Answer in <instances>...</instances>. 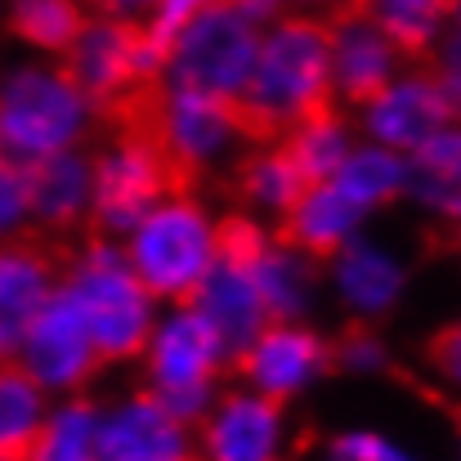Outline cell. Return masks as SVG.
I'll list each match as a JSON object with an SVG mask.
<instances>
[{
    "label": "cell",
    "instance_id": "cell-7",
    "mask_svg": "<svg viewBox=\"0 0 461 461\" xmlns=\"http://www.w3.org/2000/svg\"><path fill=\"white\" fill-rule=\"evenodd\" d=\"M86 117L90 108L63 72L23 68L0 86V149L18 161L72 149Z\"/></svg>",
    "mask_w": 461,
    "mask_h": 461
},
{
    "label": "cell",
    "instance_id": "cell-9",
    "mask_svg": "<svg viewBox=\"0 0 461 461\" xmlns=\"http://www.w3.org/2000/svg\"><path fill=\"white\" fill-rule=\"evenodd\" d=\"M367 135L376 149L408 157L421 144L439 140L444 131H457V86L444 81L439 72H412L394 77L367 108H363Z\"/></svg>",
    "mask_w": 461,
    "mask_h": 461
},
{
    "label": "cell",
    "instance_id": "cell-30",
    "mask_svg": "<svg viewBox=\"0 0 461 461\" xmlns=\"http://www.w3.org/2000/svg\"><path fill=\"white\" fill-rule=\"evenodd\" d=\"M23 220H27V175L18 157L0 149V233L18 229Z\"/></svg>",
    "mask_w": 461,
    "mask_h": 461
},
{
    "label": "cell",
    "instance_id": "cell-20",
    "mask_svg": "<svg viewBox=\"0 0 461 461\" xmlns=\"http://www.w3.org/2000/svg\"><path fill=\"white\" fill-rule=\"evenodd\" d=\"M18 461H99V408L90 399H68L59 408H45Z\"/></svg>",
    "mask_w": 461,
    "mask_h": 461
},
{
    "label": "cell",
    "instance_id": "cell-21",
    "mask_svg": "<svg viewBox=\"0 0 461 461\" xmlns=\"http://www.w3.org/2000/svg\"><path fill=\"white\" fill-rule=\"evenodd\" d=\"M278 149L292 157V166L301 170V179L313 188V184H327L336 175V166L349 157L354 144H349V126H345L340 108H322V113H313L305 122H296L278 140Z\"/></svg>",
    "mask_w": 461,
    "mask_h": 461
},
{
    "label": "cell",
    "instance_id": "cell-13",
    "mask_svg": "<svg viewBox=\"0 0 461 461\" xmlns=\"http://www.w3.org/2000/svg\"><path fill=\"white\" fill-rule=\"evenodd\" d=\"M99 461H197V439L161 399L135 390L113 412H99Z\"/></svg>",
    "mask_w": 461,
    "mask_h": 461
},
{
    "label": "cell",
    "instance_id": "cell-12",
    "mask_svg": "<svg viewBox=\"0 0 461 461\" xmlns=\"http://www.w3.org/2000/svg\"><path fill=\"white\" fill-rule=\"evenodd\" d=\"M18 363L36 376V385L45 394L50 390H81L104 367L99 354H95V340H90V331L81 322V313H77L72 296L63 287L45 301L41 318L32 322Z\"/></svg>",
    "mask_w": 461,
    "mask_h": 461
},
{
    "label": "cell",
    "instance_id": "cell-11",
    "mask_svg": "<svg viewBox=\"0 0 461 461\" xmlns=\"http://www.w3.org/2000/svg\"><path fill=\"white\" fill-rule=\"evenodd\" d=\"M193 439L197 461H287V408L251 390H229L211 399Z\"/></svg>",
    "mask_w": 461,
    "mask_h": 461
},
{
    "label": "cell",
    "instance_id": "cell-26",
    "mask_svg": "<svg viewBox=\"0 0 461 461\" xmlns=\"http://www.w3.org/2000/svg\"><path fill=\"white\" fill-rule=\"evenodd\" d=\"M331 265L340 269V292H345V301L354 309H363V313L390 309L399 301V292H403V269H399L394 260H385L381 251H367V247H354V242H349Z\"/></svg>",
    "mask_w": 461,
    "mask_h": 461
},
{
    "label": "cell",
    "instance_id": "cell-28",
    "mask_svg": "<svg viewBox=\"0 0 461 461\" xmlns=\"http://www.w3.org/2000/svg\"><path fill=\"white\" fill-rule=\"evenodd\" d=\"M322 461H421L381 430H340L322 444Z\"/></svg>",
    "mask_w": 461,
    "mask_h": 461
},
{
    "label": "cell",
    "instance_id": "cell-10",
    "mask_svg": "<svg viewBox=\"0 0 461 461\" xmlns=\"http://www.w3.org/2000/svg\"><path fill=\"white\" fill-rule=\"evenodd\" d=\"M229 367L247 381L251 394H265L274 403H296L318 376H327V340L318 331H309L301 322H269L265 331H256L233 358Z\"/></svg>",
    "mask_w": 461,
    "mask_h": 461
},
{
    "label": "cell",
    "instance_id": "cell-19",
    "mask_svg": "<svg viewBox=\"0 0 461 461\" xmlns=\"http://www.w3.org/2000/svg\"><path fill=\"white\" fill-rule=\"evenodd\" d=\"M363 18L381 32L394 59L430 63L439 50V32L457 18V0H367Z\"/></svg>",
    "mask_w": 461,
    "mask_h": 461
},
{
    "label": "cell",
    "instance_id": "cell-6",
    "mask_svg": "<svg viewBox=\"0 0 461 461\" xmlns=\"http://www.w3.org/2000/svg\"><path fill=\"white\" fill-rule=\"evenodd\" d=\"M144 363H149V394L161 399L179 421L197 426L202 412L215 399V381L229 367V349L215 336V327L197 313V309H175L161 327H153L149 345H144Z\"/></svg>",
    "mask_w": 461,
    "mask_h": 461
},
{
    "label": "cell",
    "instance_id": "cell-2",
    "mask_svg": "<svg viewBox=\"0 0 461 461\" xmlns=\"http://www.w3.org/2000/svg\"><path fill=\"white\" fill-rule=\"evenodd\" d=\"M63 292L81 313L99 363L140 358L153 336V296L140 287L126 251L108 238H86V251L63 274Z\"/></svg>",
    "mask_w": 461,
    "mask_h": 461
},
{
    "label": "cell",
    "instance_id": "cell-22",
    "mask_svg": "<svg viewBox=\"0 0 461 461\" xmlns=\"http://www.w3.org/2000/svg\"><path fill=\"white\" fill-rule=\"evenodd\" d=\"M86 23L90 18L81 0H9L5 9V32L45 54H68Z\"/></svg>",
    "mask_w": 461,
    "mask_h": 461
},
{
    "label": "cell",
    "instance_id": "cell-17",
    "mask_svg": "<svg viewBox=\"0 0 461 461\" xmlns=\"http://www.w3.org/2000/svg\"><path fill=\"white\" fill-rule=\"evenodd\" d=\"M394 63H399L394 50L381 41V32L367 18L331 27V95L336 99L367 108L394 81Z\"/></svg>",
    "mask_w": 461,
    "mask_h": 461
},
{
    "label": "cell",
    "instance_id": "cell-5",
    "mask_svg": "<svg viewBox=\"0 0 461 461\" xmlns=\"http://www.w3.org/2000/svg\"><path fill=\"white\" fill-rule=\"evenodd\" d=\"M256 45H260V27H251L233 9L197 14L170 41L161 81L170 95H197V99L229 104L242 95V86L251 77Z\"/></svg>",
    "mask_w": 461,
    "mask_h": 461
},
{
    "label": "cell",
    "instance_id": "cell-16",
    "mask_svg": "<svg viewBox=\"0 0 461 461\" xmlns=\"http://www.w3.org/2000/svg\"><path fill=\"white\" fill-rule=\"evenodd\" d=\"M27 175V220L45 233H72L90 206V157L77 149L23 161Z\"/></svg>",
    "mask_w": 461,
    "mask_h": 461
},
{
    "label": "cell",
    "instance_id": "cell-3",
    "mask_svg": "<svg viewBox=\"0 0 461 461\" xmlns=\"http://www.w3.org/2000/svg\"><path fill=\"white\" fill-rule=\"evenodd\" d=\"M140 287L153 301H170L184 309L202 278L211 274V215L197 197H166L135 224L131 242L122 247Z\"/></svg>",
    "mask_w": 461,
    "mask_h": 461
},
{
    "label": "cell",
    "instance_id": "cell-8",
    "mask_svg": "<svg viewBox=\"0 0 461 461\" xmlns=\"http://www.w3.org/2000/svg\"><path fill=\"white\" fill-rule=\"evenodd\" d=\"M175 197L170 170L144 135H113V149L90 161V206L86 229L90 238H122L157 202Z\"/></svg>",
    "mask_w": 461,
    "mask_h": 461
},
{
    "label": "cell",
    "instance_id": "cell-1",
    "mask_svg": "<svg viewBox=\"0 0 461 461\" xmlns=\"http://www.w3.org/2000/svg\"><path fill=\"white\" fill-rule=\"evenodd\" d=\"M336 108L331 95V27L318 14H283L260 32L251 77L229 99L233 140L256 149L278 144L296 122Z\"/></svg>",
    "mask_w": 461,
    "mask_h": 461
},
{
    "label": "cell",
    "instance_id": "cell-31",
    "mask_svg": "<svg viewBox=\"0 0 461 461\" xmlns=\"http://www.w3.org/2000/svg\"><path fill=\"white\" fill-rule=\"evenodd\" d=\"M81 5L95 18H135V23H149V14L157 9V0H81Z\"/></svg>",
    "mask_w": 461,
    "mask_h": 461
},
{
    "label": "cell",
    "instance_id": "cell-4",
    "mask_svg": "<svg viewBox=\"0 0 461 461\" xmlns=\"http://www.w3.org/2000/svg\"><path fill=\"white\" fill-rule=\"evenodd\" d=\"M166 54L153 45L149 27L135 18H90L77 45L63 54V77L77 86L86 108L108 122L131 95L161 77Z\"/></svg>",
    "mask_w": 461,
    "mask_h": 461
},
{
    "label": "cell",
    "instance_id": "cell-24",
    "mask_svg": "<svg viewBox=\"0 0 461 461\" xmlns=\"http://www.w3.org/2000/svg\"><path fill=\"white\" fill-rule=\"evenodd\" d=\"M41 417H45V390L36 385V376L18 358L0 363V461L23 457Z\"/></svg>",
    "mask_w": 461,
    "mask_h": 461
},
{
    "label": "cell",
    "instance_id": "cell-18",
    "mask_svg": "<svg viewBox=\"0 0 461 461\" xmlns=\"http://www.w3.org/2000/svg\"><path fill=\"white\" fill-rule=\"evenodd\" d=\"M188 309H197V313L215 327V336L224 340L229 358H233L256 331L269 327V313L260 305V292L251 287L247 269H233V265H220V260H211V274L202 278V287H197V296L188 301Z\"/></svg>",
    "mask_w": 461,
    "mask_h": 461
},
{
    "label": "cell",
    "instance_id": "cell-32",
    "mask_svg": "<svg viewBox=\"0 0 461 461\" xmlns=\"http://www.w3.org/2000/svg\"><path fill=\"white\" fill-rule=\"evenodd\" d=\"M301 5H318V9H322L318 18H327L331 27H340V23L363 18V5H367V0H301Z\"/></svg>",
    "mask_w": 461,
    "mask_h": 461
},
{
    "label": "cell",
    "instance_id": "cell-25",
    "mask_svg": "<svg viewBox=\"0 0 461 461\" xmlns=\"http://www.w3.org/2000/svg\"><path fill=\"white\" fill-rule=\"evenodd\" d=\"M331 184L372 215L376 206H390L394 197H403V157L390 153V149H376V144L349 149V157L336 166Z\"/></svg>",
    "mask_w": 461,
    "mask_h": 461
},
{
    "label": "cell",
    "instance_id": "cell-14",
    "mask_svg": "<svg viewBox=\"0 0 461 461\" xmlns=\"http://www.w3.org/2000/svg\"><path fill=\"white\" fill-rule=\"evenodd\" d=\"M59 287L63 269L45 238H14L0 247V363L23 354L32 322Z\"/></svg>",
    "mask_w": 461,
    "mask_h": 461
},
{
    "label": "cell",
    "instance_id": "cell-23",
    "mask_svg": "<svg viewBox=\"0 0 461 461\" xmlns=\"http://www.w3.org/2000/svg\"><path fill=\"white\" fill-rule=\"evenodd\" d=\"M233 193L242 202L269 206L274 215H287L309 193V184L301 179V170L292 166V157L283 153L278 144H269V149H251L233 166Z\"/></svg>",
    "mask_w": 461,
    "mask_h": 461
},
{
    "label": "cell",
    "instance_id": "cell-27",
    "mask_svg": "<svg viewBox=\"0 0 461 461\" xmlns=\"http://www.w3.org/2000/svg\"><path fill=\"white\" fill-rule=\"evenodd\" d=\"M403 193L421 197L426 206H444V215H457V131H444L439 140L421 144L403 161Z\"/></svg>",
    "mask_w": 461,
    "mask_h": 461
},
{
    "label": "cell",
    "instance_id": "cell-29",
    "mask_svg": "<svg viewBox=\"0 0 461 461\" xmlns=\"http://www.w3.org/2000/svg\"><path fill=\"white\" fill-rule=\"evenodd\" d=\"M211 9H229V0H157V9L149 14V36H153V45L166 54L170 50V41L179 36V27H188L197 14H211Z\"/></svg>",
    "mask_w": 461,
    "mask_h": 461
},
{
    "label": "cell",
    "instance_id": "cell-15",
    "mask_svg": "<svg viewBox=\"0 0 461 461\" xmlns=\"http://www.w3.org/2000/svg\"><path fill=\"white\" fill-rule=\"evenodd\" d=\"M363 220H367V211L358 202H349L327 179V184H313L287 215H278V224L269 229V238L283 251L309 260V265H331L354 242V233H358Z\"/></svg>",
    "mask_w": 461,
    "mask_h": 461
}]
</instances>
